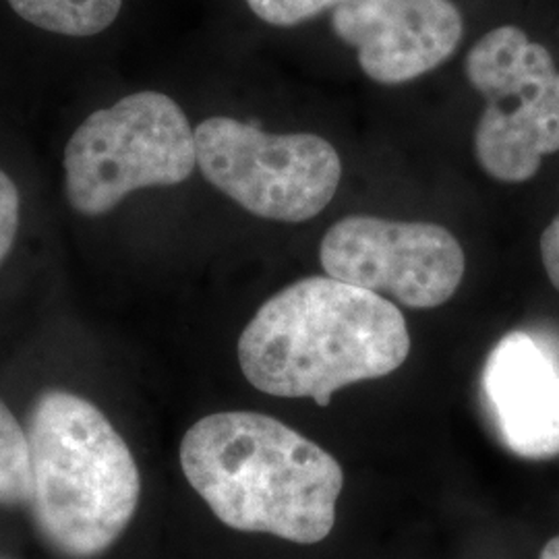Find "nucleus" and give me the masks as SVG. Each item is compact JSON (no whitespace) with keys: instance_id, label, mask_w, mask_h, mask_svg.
I'll list each match as a JSON object with an SVG mask.
<instances>
[{"instance_id":"12","label":"nucleus","mask_w":559,"mask_h":559,"mask_svg":"<svg viewBox=\"0 0 559 559\" xmlns=\"http://www.w3.org/2000/svg\"><path fill=\"white\" fill-rule=\"evenodd\" d=\"M32 454L27 429L0 399V506L29 503Z\"/></svg>"},{"instance_id":"13","label":"nucleus","mask_w":559,"mask_h":559,"mask_svg":"<svg viewBox=\"0 0 559 559\" xmlns=\"http://www.w3.org/2000/svg\"><path fill=\"white\" fill-rule=\"evenodd\" d=\"M346 0H247L249 9L274 27H295L325 11H334Z\"/></svg>"},{"instance_id":"15","label":"nucleus","mask_w":559,"mask_h":559,"mask_svg":"<svg viewBox=\"0 0 559 559\" xmlns=\"http://www.w3.org/2000/svg\"><path fill=\"white\" fill-rule=\"evenodd\" d=\"M540 260L551 284L559 290V214L549 222L540 237Z\"/></svg>"},{"instance_id":"5","label":"nucleus","mask_w":559,"mask_h":559,"mask_svg":"<svg viewBox=\"0 0 559 559\" xmlns=\"http://www.w3.org/2000/svg\"><path fill=\"white\" fill-rule=\"evenodd\" d=\"M198 166L226 198L265 221H311L334 200L342 162L330 141L311 133L274 135L228 117L195 129Z\"/></svg>"},{"instance_id":"4","label":"nucleus","mask_w":559,"mask_h":559,"mask_svg":"<svg viewBox=\"0 0 559 559\" xmlns=\"http://www.w3.org/2000/svg\"><path fill=\"white\" fill-rule=\"evenodd\" d=\"M64 198L87 218L147 187H173L198 166L195 129L177 102L138 92L92 112L64 150Z\"/></svg>"},{"instance_id":"1","label":"nucleus","mask_w":559,"mask_h":559,"mask_svg":"<svg viewBox=\"0 0 559 559\" xmlns=\"http://www.w3.org/2000/svg\"><path fill=\"white\" fill-rule=\"evenodd\" d=\"M408 353L411 334L394 302L330 276L282 288L239 338L240 371L253 388L320 406L346 385L394 373Z\"/></svg>"},{"instance_id":"8","label":"nucleus","mask_w":559,"mask_h":559,"mask_svg":"<svg viewBox=\"0 0 559 559\" xmlns=\"http://www.w3.org/2000/svg\"><path fill=\"white\" fill-rule=\"evenodd\" d=\"M483 390L503 443L522 459L559 454V365L537 340L512 332L483 369Z\"/></svg>"},{"instance_id":"14","label":"nucleus","mask_w":559,"mask_h":559,"mask_svg":"<svg viewBox=\"0 0 559 559\" xmlns=\"http://www.w3.org/2000/svg\"><path fill=\"white\" fill-rule=\"evenodd\" d=\"M20 205L17 185L0 170V265L9 258L20 233Z\"/></svg>"},{"instance_id":"16","label":"nucleus","mask_w":559,"mask_h":559,"mask_svg":"<svg viewBox=\"0 0 559 559\" xmlns=\"http://www.w3.org/2000/svg\"><path fill=\"white\" fill-rule=\"evenodd\" d=\"M540 559H559V537L549 540V543L543 547Z\"/></svg>"},{"instance_id":"11","label":"nucleus","mask_w":559,"mask_h":559,"mask_svg":"<svg viewBox=\"0 0 559 559\" xmlns=\"http://www.w3.org/2000/svg\"><path fill=\"white\" fill-rule=\"evenodd\" d=\"M21 20L69 38H90L119 17L122 0H9Z\"/></svg>"},{"instance_id":"3","label":"nucleus","mask_w":559,"mask_h":559,"mask_svg":"<svg viewBox=\"0 0 559 559\" xmlns=\"http://www.w3.org/2000/svg\"><path fill=\"white\" fill-rule=\"evenodd\" d=\"M32 514L62 556L96 558L138 512L140 468L98 406L67 390H46L27 417Z\"/></svg>"},{"instance_id":"10","label":"nucleus","mask_w":559,"mask_h":559,"mask_svg":"<svg viewBox=\"0 0 559 559\" xmlns=\"http://www.w3.org/2000/svg\"><path fill=\"white\" fill-rule=\"evenodd\" d=\"M464 71L468 83L489 104L519 100L558 75L549 50L528 40L516 25H501L485 34L471 48Z\"/></svg>"},{"instance_id":"9","label":"nucleus","mask_w":559,"mask_h":559,"mask_svg":"<svg viewBox=\"0 0 559 559\" xmlns=\"http://www.w3.org/2000/svg\"><path fill=\"white\" fill-rule=\"evenodd\" d=\"M514 106L489 104L480 115L475 152L480 168L501 182H524L539 173L543 156L559 152V73Z\"/></svg>"},{"instance_id":"6","label":"nucleus","mask_w":559,"mask_h":559,"mask_svg":"<svg viewBox=\"0 0 559 559\" xmlns=\"http://www.w3.org/2000/svg\"><path fill=\"white\" fill-rule=\"evenodd\" d=\"M321 267L330 278L390 295L411 309L452 299L466 260L459 239L433 222L348 216L321 240Z\"/></svg>"},{"instance_id":"2","label":"nucleus","mask_w":559,"mask_h":559,"mask_svg":"<svg viewBox=\"0 0 559 559\" xmlns=\"http://www.w3.org/2000/svg\"><path fill=\"white\" fill-rule=\"evenodd\" d=\"M180 466L214 516L235 531L311 545L334 528L344 487L338 460L267 415L203 417L182 438Z\"/></svg>"},{"instance_id":"7","label":"nucleus","mask_w":559,"mask_h":559,"mask_svg":"<svg viewBox=\"0 0 559 559\" xmlns=\"http://www.w3.org/2000/svg\"><path fill=\"white\" fill-rule=\"evenodd\" d=\"M332 29L357 48L369 80L400 85L450 59L464 21L452 0H346L332 13Z\"/></svg>"}]
</instances>
